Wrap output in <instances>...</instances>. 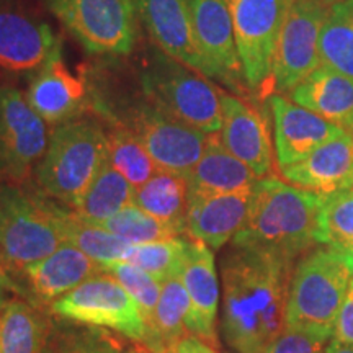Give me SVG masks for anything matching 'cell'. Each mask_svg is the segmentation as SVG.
Wrapping results in <instances>:
<instances>
[{"instance_id": "obj_10", "label": "cell", "mask_w": 353, "mask_h": 353, "mask_svg": "<svg viewBox=\"0 0 353 353\" xmlns=\"http://www.w3.org/2000/svg\"><path fill=\"white\" fill-rule=\"evenodd\" d=\"M245 85L262 99L273 95V57L285 0H226Z\"/></svg>"}, {"instance_id": "obj_17", "label": "cell", "mask_w": 353, "mask_h": 353, "mask_svg": "<svg viewBox=\"0 0 353 353\" xmlns=\"http://www.w3.org/2000/svg\"><path fill=\"white\" fill-rule=\"evenodd\" d=\"M268 101L273 114L275 156L280 169L303 161L319 145L345 130L299 107L283 95L273 94Z\"/></svg>"}, {"instance_id": "obj_13", "label": "cell", "mask_w": 353, "mask_h": 353, "mask_svg": "<svg viewBox=\"0 0 353 353\" xmlns=\"http://www.w3.org/2000/svg\"><path fill=\"white\" fill-rule=\"evenodd\" d=\"M210 79L241 90L245 82L226 0H185Z\"/></svg>"}, {"instance_id": "obj_28", "label": "cell", "mask_w": 353, "mask_h": 353, "mask_svg": "<svg viewBox=\"0 0 353 353\" xmlns=\"http://www.w3.org/2000/svg\"><path fill=\"white\" fill-rule=\"evenodd\" d=\"M321 65L353 79V0H337L329 8L319 38Z\"/></svg>"}, {"instance_id": "obj_39", "label": "cell", "mask_w": 353, "mask_h": 353, "mask_svg": "<svg viewBox=\"0 0 353 353\" xmlns=\"http://www.w3.org/2000/svg\"><path fill=\"white\" fill-rule=\"evenodd\" d=\"M164 353H218L216 347L210 345L208 342L201 341L196 335L188 334L187 337H183L182 341L176 342L175 345L164 350Z\"/></svg>"}, {"instance_id": "obj_32", "label": "cell", "mask_w": 353, "mask_h": 353, "mask_svg": "<svg viewBox=\"0 0 353 353\" xmlns=\"http://www.w3.org/2000/svg\"><path fill=\"white\" fill-rule=\"evenodd\" d=\"M123 262L134 265L143 272L149 273L159 283H165L170 278L182 275L185 237L130 245V249L123 255Z\"/></svg>"}, {"instance_id": "obj_26", "label": "cell", "mask_w": 353, "mask_h": 353, "mask_svg": "<svg viewBox=\"0 0 353 353\" xmlns=\"http://www.w3.org/2000/svg\"><path fill=\"white\" fill-rule=\"evenodd\" d=\"M132 203L174 228L179 236L187 232L188 190L185 176L157 170L156 175L134 190Z\"/></svg>"}, {"instance_id": "obj_9", "label": "cell", "mask_w": 353, "mask_h": 353, "mask_svg": "<svg viewBox=\"0 0 353 353\" xmlns=\"http://www.w3.org/2000/svg\"><path fill=\"white\" fill-rule=\"evenodd\" d=\"M83 50L99 56L130 54L136 43L134 0H46Z\"/></svg>"}, {"instance_id": "obj_14", "label": "cell", "mask_w": 353, "mask_h": 353, "mask_svg": "<svg viewBox=\"0 0 353 353\" xmlns=\"http://www.w3.org/2000/svg\"><path fill=\"white\" fill-rule=\"evenodd\" d=\"M223 126L219 139L224 148L254 172L257 179L272 175L275 152L265 114L237 95L221 94Z\"/></svg>"}, {"instance_id": "obj_15", "label": "cell", "mask_w": 353, "mask_h": 353, "mask_svg": "<svg viewBox=\"0 0 353 353\" xmlns=\"http://www.w3.org/2000/svg\"><path fill=\"white\" fill-rule=\"evenodd\" d=\"M57 56L61 41L50 25L0 3V69L39 70Z\"/></svg>"}, {"instance_id": "obj_2", "label": "cell", "mask_w": 353, "mask_h": 353, "mask_svg": "<svg viewBox=\"0 0 353 353\" xmlns=\"http://www.w3.org/2000/svg\"><path fill=\"white\" fill-rule=\"evenodd\" d=\"M324 196L294 187L275 175L254 183L244 226L231 244L254 245L298 260L319 245Z\"/></svg>"}, {"instance_id": "obj_36", "label": "cell", "mask_w": 353, "mask_h": 353, "mask_svg": "<svg viewBox=\"0 0 353 353\" xmlns=\"http://www.w3.org/2000/svg\"><path fill=\"white\" fill-rule=\"evenodd\" d=\"M108 275H112L114 280L131 294L132 299L138 303V306L143 312L145 322L152 332V343L149 350L154 348V312H156L159 296H161V283L152 278L149 273L134 267L128 262H114L103 268Z\"/></svg>"}, {"instance_id": "obj_19", "label": "cell", "mask_w": 353, "mask_h": 353, "mask_svg": "<svg viewBox=\"0 0 353 353\" xmlns=\"http://www.w3.org/2000/svg\"><path fill=\"white\" fill-rule=\"evenodd\" d=\"M26 100L48 125L79 120L92 108V94L82 79L74 77L61 59H51L30 82Z\"/></svg>"}, {"instance_id": "obj_34", "label": "cell", "mask_w": 353, "mask_h": 353, "mask_svg": "<svg viewBox=\"0 0 353 353\" xmlns=\"http://www.w3.org/2000/svg\"><path fill=\"white\" fill-rule=\"evenodd\" d=\"M125 345L99 327L61 325L51 327L43 353H123Z\"/></svg>"}, {"instance_id": "obj_27", "label": "cell", "mask_w": 353, "mask_h": 353, "mask_svg": "<svg viewBox=\"0 0 353 353\" xmlns=\"http://www.w3.org/2000/svg\"><path fill=\"white\" fill-rule=\"evenodd\" d=\"M134 190L136 188L125 176L114 169L107 156L99 174L95 175L94 182L74 211H77L88 223L99 226L112 216L120 213L123 208L132 205Z\"/></svg>"}, {"instance_id": "obj_30", "label": "cell", "mask_w": 353, "mask_h": 353, "mask_svg": "<svg viewBox=\"0 0 353 353\" xmlns=\"http://www.w3.org/2000/svg\"><path fill=\"white\" fill-rule=\"evenodd\" d=\"M107 152L112 165L134 188L144 185L159 170L138 138L118 123H108Z\"/></svg>"}, {"instance_id": "obj_20", "label": "cell", "mask_w": 353, "mask_h": 353, "mask_svg": "<svg viewBox=\"0 0 353 353\" xmlns=\"http://www.w3.org/2000/svg\"><path fill=\"white\" fill-rule=\"evenodd\" d=\"M144 28L162 52L208 77L185 0H134ZM210 79V77H208Z\"/></svg>"}, {"instance_id": "obj_23", "label": "cell", "mask_w": 353, "mask_h": 353, "mask_svg": "<svg viewBox=\"0 0 353 353\" xmlns=\"http://www.w3.org/2000/svg\"><path fill=\"white\" fill-rule=\"evenodd\" d=\"M257 176L244 162L234 157L221 143L219 134H210L208 145L198 164L187 175L188 200L252 190Z\"/></svg>"}, {"instance_id": "obj_40", "label": "cell", "mask_w": 353, "mask_h": 353, "mask_svg": "<svg viewBox=\"0 0 353 353\" xmlns=\"http://www.w3.org/2000/svg\"><path fill=\"white\" fill-rule=\"evenodd\" d=\"M13 273L10 272V268L7 267L6 260H3L2 254H0V290L2 291H13V293L21 294V290L19 288V285L15 283L13 280Z\"/></svg>"}, {"instance_id": "obj_33", "label": "cell", "mask_w": 353, "mask_h": 353, "mask_svg": "<svg viewBox=\"0 0 353 353\" xmlns=\"http://www.w3.org/2000/svg\"><path fill=\"white\" fill-rule=\"evenodd\" d=\"M99 226L126 241L130 245L149 244V242L169 241L179 237V232L174 228L164 221L154 218L152 214L145 213L134 203L123 208L120 213L112 216Z\"/></svg>"}, {"instance_id": "obj_25", "label": "cell", "mask_w": 353, "mask_h": 353, "mask_svg": "<svg viewBox=\"0 0 353 353\" xmlns=\"http://www.w3.org/2000/svg\"><path fill=\"white\" fill-rule=\"evenodd\" d=\"M51 322L41 309L15 298L0 309V353H43Z\"/></svg>"}, {"instance_id": "obj_4", "label": "cell", "mask_w": 353, "mask_h": 353, "mask_svg": "<svg viewBox=\"0 0 353 353\" xmlns=\"http://www.w3.org/2000/svg\"><path fill=\"white\" fill-rule=\"evenodd\" d=\"M353 278V254L319 244L296 260L286 325L332 339L339 309Z\"/></svg>"}, {"instance_id": "obj_21", "label": "cell", "mask_w": 353, "mask_h": 353, "mask_svg": "<svg viewBox=\"0 0 353 353\" xmlns=\"http://www.w3.org/2000/svg\"><path fill=\"white\" fill-rule=\"evenodd\" d=\"M252 190L188 200L185 236L218 250L244 226Z\"/></svg>"}, {"instance_id": "obj_8", "label": "cell", "mask_w": 353, "mask_h": 353, "mask_svg": "<svg viewBox=\"0 0 353 353\" xmlns=\"http://www.w3.org/2000/svg\"><path fill=\"white\" fill-rule=\"evenodd\" d=\"M51 311L61 319L113 330L148 348L152 343V332L138 303L107 272L56 299Z\"/></svg>"}, {"instance_id": "obj_38", "label": "cell", "mask_w": 353, "mask_h": 353, "mask_svg": "<svg viewBox=\"0 0 353 353\" xmlns=\"http://www.w3.org/2000/svg\"><path fill=\"white\" fill-rule=\"evenodd\" d=\"M332 341L342 343H353V278L348 285L347 294L339 309L337 321H335Z\"/></svg>"}, {"instance_id": "obj_7", "label": "cell", "mask_w": 353, "mask_h": 353, "mask_svg": "<svg viewBox=\"0 0 353 353\" xmlns=\"http://www.w3.org/2000/svg\"><path fill=\"white\" fill-rule=\"evenodd\" d=\"M139 85L144 95L157 107L205 134L219 132L223 126V92L208 77L159 48L145 56L139 72Z\"/></svg>"}, {"instance_id": "obj_31", "label": "cell", "mask_w": 353, "mask_h": 353, "mask_svg": "<svg viewBox=\"0 0 353 353\" xmlns=\"http://www.w3.org/2000/svg\"><path fill=\"white\" fill-rule=\"evenodd\" d=\"M64 231L65 242L76 245L79 250H82L103 268L114 262H120L126 250L130 249L126 241L108 232L107 229L88 223L77 211L70 208L65 213Z\"/></svg>"}, {"instance_id": "obj_5", "label": "cell", "mask_w": 353, "mask_h": 353, "mask_svg": "<svg viewBox=\"0 0 353 353\" xmlns=\"http://www.w3.org/2000/svg\"><path fill=\"white\" fill-rule=\"evenodd\" d=\"M68 210L41 190L0 185V254L13 275L65 244Z\"/></svg>"}, {"instance_id": "obj_43", "label": "cell", "mask_w": 353, "mask_h": 353, "mask_svg": "<svg viewBox=\"0 0 353 353\" xmlns=\"http://www.w3.org/2000/svg\"><path fill=\"white\" fill-rule=\"evenodd\" d=\"M6 301H7V299H6V291L0 290V309H2L3 303H6Z\"/></svg>"}, {"instance_id": "obj_29", "label": "cell", "mask_w": 353, "mask_h": 353, "mask_svg": "<svg viewBox=\"0 0 353 353\" xmlns=\"http://www.w3.org/2000/svg\"><path fill=\"white\" fill-rule=\"evenodd\" d=\"M190 298L182 275L174 276L162 283L161 296L154 312V348L152 353H164L190 334L187 317Z\"/></svg>"}, {"instance_id": "obj_12", "label": "cell", "mask_w": 353, "mask_h": 353, "mask_svg": "<svg viewBox=\"0 0 353 353\" xmlns=\"http://www.w3.org/2000/svg\"><path fill=\"white\" fill-rule=\"evenodd\" d=\"M50 144L46 121L19 88L0 85V175L12 183L28 182Z\"/></svg>"}, {"instance_id": "obj_44", "label": "cell", "mask_w": 353, "mask_h": 353, "mask_svg": "<svg viewBox=\"0 0 353 353\" xmlns=\"http://www.w3.org/2000/svg\"><path fill=\"white\" fill-rule=\"evenodd\" d=\"M322 2H325V3H329V6H332V3L337 2V0H322Z\"/></svg>"}, {"instance_id": "obj_35", "label": "cell", "mask_w": 353, "mask_h": 353, "mask_svg": "<svg viewBox=\"0 0 353 353\" xmlns=\"http://www.w3.org/2000/svg\"><path fill=\"white\" fill-rule=\"evenodd\" d=\"M319 242L353 254V190L324 196Z\"/></svg>"}, {"instance_id": "obj_3", "label": "cell", "mask_w": 353, "mask_h": 353, "mask_svg": "<svg viewBox=\"0 0 353 353\" xmlns=\"http://www.w3.org/2000/svg\"><path fill=\"white\" fill-rule=\"evenodd\" d=\"M92 94V108L108 123L125 126L138 138L159 170L187 175L198 164L210 134L176 120L141 90L139 97H117Z\"/></svg>"}, {"instance_id": "obj_18", "label": "cell", "mask_w": 353, "mask_h": 353, "mask_svg": "<svg viewBox=\"0 0 353 353\" xmlns=\"http://www.w3.org/2000/svg\"><path fill=\"white\" fill-rule=\"evenodd\" d=\"M280 174L285 182L322 196L353 190V131L343 130Z\"/></svg>"}, {"instance_id": "obj_16", "label": "cell", "mask_w": 353, "mask_h": 353, "mask_svg": "<svg viewBox=\"0 0 353 353\" xmlns=\"http://www.w3.org/2000/svg\"><path fill=\"white\" fill-rule=\"evenodd\" d=\"M182 281L190 298L187 329L210 345L218 347L216 319L219 307V281L213 249L201 241L185 237Z\"/></svg>"}, {"instance_id": "obj_37", "label": "cell", "mask_w": 353, "mask_h": 353, "mask_svg": "<svg viewBox=\"0 0 353 353\" xmlns=\"http://www.w3.org/2000/svg\"><path fill=\"white\" fill-rule=\"evenodd\" d=\"M332 339L286 325L263 353H325Z\"/></svg>"}, {"instance_id": "obj_22", "label": "cell", "mask_w": 353, "mask_h": 353, "mask_svg": "<svg viewBox=\"0 0 353 353\" xmlns=\"http://www.w3.org/2000/svg\"><path fill=\"white\" fill-rule=\"evenodd\" d=\"M105 273L103 267L76 245L65 242L50 257L25 268L23 276L34 298L41 303H54L83 281Z\"/></svg>"}, {"instance_id": "obj_11", "label": "cell", "mask_w": 353, "mask_h": 353, "mask_svg": "<svg viewBox=\"0 0 353 353\" xmlns=\"http://www.w3.org/2000/svg\"><path fill=\"white\" fill-rule=\"evenodd\" d=\"M330 6L322 0H285L273 57V87L290 94L321 68L319 38Z\"/></svg>"}, {"instance_id": "obj_6", "label": "cell", "mask_w": 353, "mask_h": 353, "mask_svg": "<svg viewBox=\"0 0 353 353\" xmlns=\"http://www.w3.org/2000/svg\"><path fill=\"white\" fill-rule=\"evenodd\" d=\"M107 156V130L97 120L79 118L59 125L34 169L38 188L76 210Z\"/></svg>"}, {"instance_id": "obj_45", "label": "cell", "mask_w": 353, "mask_h": 353, "mask_svg": "<svg viewBox=\"0 0 353 353\" xmlns=\"http://www.w3.org/2000/svg\"><path fill=\"white\" fill-rule=\"evenodd\" d=\"M350 131H353V125H352V128H350Z\"/></svg>"}, {"instance_id": "obj_41", "label": "cell", "mask_w": 353, "mask_h": 353, "mask_svg": "<svg viewBox=\"0 0 353 353\" xmlns=\"http://www.w3.org/2000/svg\"><path fill=\"white\" fill-rule=\"evenodd\" d=\"M325 353H353V343H342L332 341L329 343Z\"/></svg>"}, {"instance_id": "obj_24", "label": "cell", "mask_w": 353, "mask_h": 353, "mask_svg": "<svg viewBox=\"0 0 353 353\" xmlns=\"http://www.w3.org/2000/svg\"><path fill=\"white\" fill-rule=\"evenodd\" d=\"M290 100L345 130L353 125V79L339 70L321 65L290 92Z\"/></svg>"}, {"instance_id": "obj_42", "label": "cell", "mask_w": 353, "mask_h": 353, "mask_svg": "<svg viewBox=\"0 0 353 353\" xmlns=\"http://www.w3.org/2000/svg\"><path fill=\"white\" fill-rule=\"evenodd\" d=\"M123 353H152L149 350L148 347L143 345V343H136V345H130V347H125V350Z\"/></svg>"}, {"instance_id": "obj_1", "label": "cell", "mask_w": 353, "mask_h": 353, "mask_svg": "<svg viewBox=\"0 0 353 353\" xmlns=\"http://www.w3.org/2000/svg\"><path fill=\"white\" fill-rule=\"evenodd\" d=\"M296 260L254 245L231 244L221 260V332L237 353H263L286 327Z\"/></svg>"}]
</instances>
